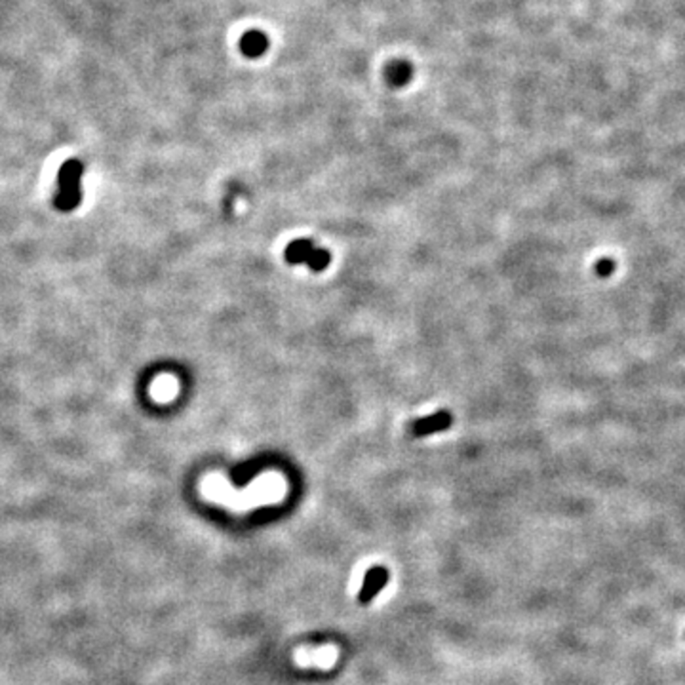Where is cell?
<instances>
[{
  "instance_id": "cell-1",
  "label": "cell",
  "mask_w": 685,
  "mask_h": 685,
  "mask_svg": "<svg viewBox=\"0 0 685 685\" xmlns=\"http://www.w3.org/2000/svg\"><path fill=\"white\" fill-rule=\"evenodd\" d=\"M84 168L79 160H67L59 170V189L55 204L61 210H72L80 202V177Z\"/></svg>"
},
{
  "instance_id": "cell-2",
  "label": "cell",
  "mask_w": 685,
  "mask_h": 685,
  "mask_svg": "<svg viewBox=\"0 0 685 685\" xmlns=\"http://www.w3.org/2000/svg\"><path fill=\"white\" fill-rule=\"evenodd\" d=\"M284 257L290 265H308L315 272H320L324 268H328L330 265V253L322 250V248H315V244L310 240H295L292 244L286 248Z\"/></svg>"
},
{
  "instance_id": "cell-3",
  "label": "cell",
  "mask_w": 685,
  "mask_h": 685,
  "mask_svg": "<svg viewBox=\"0 0 685 685\" xmlns=\"http://www.w3.org/2000/svg\"><path fill=\"white\" fill-rule=\"evenodd\" d=\"M451 425H453V415L448 410H440L433 413V415H428V417L417 419L411 425V433H413L415 438H425V436H430V434L448 430Z\"/></svg>"
},
{
  "instance_id": "cell-4",
  "label": "cell",
  "mask_w": 685,
  "mask_h": 685,
  "mask_svg": "<svg viewBox=\"0 0 685 685\" xmlns=\"http://www.w3.org/2000/svg\"><path fill=\"white\" fill-rule=\"evenodd\" d=\"M388 577L390 575H388V569H386V567L383 566L371 567L370 571L366 573V577H364V583H362V588H360V594H358V599H360L362 604H370L371 599L375 598L379 592L385 588L386 583H388Z\"/></svg>"
},
{
  "instance_id": "cell-5",
  "label": "cell",
  "mask_w": 685,
  "mask_h": 685,
  "mask_svg": "<svg viewBox=\"0 0 685 685\" xmlns=\"http://www.w3.org/2000/svg\"><path fill=\"white\" fill-rule=\"evenodd\" d=\"M268 50V39L265 32L261 31H248L240 39V52L250 57V59H255V57H261Z\"/></svg>"
},
{
  "instance_id": "cell-6",
  "label": "cell",
  "mask_w": 685,
  "mask_h": 685,
  "mask_svg": "<svg viewBox=\"0 0 685 685\" xmlns=\"http://www.w3.org/2000/svg\"><path fill=\"white\" fill-rule=\"evenodd\" d=\"M411 75H413V67L404 59L393 61L385 71V77L390 86H406L411 80Z\"/></svg>"
},
{
  "instance_id": "cell-7",
  "label": "cell",
  "mask_w": 685,
  "mask_h": 685,
  "mask_svg": "<svg viewBox=\"0 0 685 685\" xmlns=\"http://www.w3.org/2000/svg\"><path fill=\"white\" fill-rule=\"evenodd\" d=\"M615 261L613 259H609V257H602V259L594 265V272L599 276V278H609V276L613 275V270H615Z\"/></svg>"
}]
</instances>
